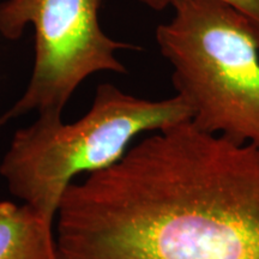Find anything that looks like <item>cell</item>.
I'll return each instance as SVG.
<instances>
[{"mask_svg": "<svg viewBox=\"0 0 259 259\" xmlns=\"http://www.w3.org/2000/svg\"><path fill=\"white\" fill-rule=\"evenodd\" d=\"M54 222L59 259H259V148L155 131L72 181Z\"/></svg>", "mask_w": 259, "mask_h": 259, "instance_id": "1", "label": "cell"}, {"mask_svg": "<svg viewBox=\"0 0 259 259\" xmlns=\"http://www.w3.org/2000/svg\"><path fill=\"white\" fill-rule=\"evenodd\" d=\"M190 107L176 95L141 99L109 83L100 84L87 114L72 124L38 115L12 136L0 163L10 192L54 222L73 178L113 166L138 136L191 121Z\"/></svg>", "mask_w": 259, "mask_h": 259, "instance_id": "2", "label": "cell"}, {"mask_svg": "<svg viewBox=\"0 0 259 259\" xmlns=\"http://www.w3.org/2000/svg\"><path fill=\"white\" fill-rule=\"evenodd\" d=\"M156 29L197 128L259 148V27L221 0H180Z\"/></svg>", "mask_w": 259, "mask_h": 259, "instance_id": "3", "label": "cell"}, {"mask_svg": "<svg viewBox=\"0 0 259 259\" xmlns=\"http://www.w3.org/2000/svg\"><path fill=\"white\" fill-rule=\"evenodd\" d=\"M102 0H5L0 35L18 40L35 31V59L27 89L0 115V128L28 113L61 116L80 83L97 72L125 73L116 57L132 45L113 40L100 24Z\"/></svg>", "mask_w": 259, "mask_h": 259, "instance_id": "4", "label": "cell"}, {"mask_svg": "<svg viewBox=\"0 0 259 259\" xmlns=\"http://www.w3.org/2000/svg\"><path fill=\"white\" fill-rule=\"evenodd\" d=\"M53 225L30 204L0 202V259H59Z\"/></svg>", "mask_w": 259, "mask_h": 259, "instance_id": "5", "label": "cell"}, {"mask_svg": "<svg viewBox=\"0 0 259 259\" xmlns=\"http://www.w3.org/2000/svg\"><path fill=\"white\" fill-rule=\"evenodd\" d=\"M138 2L155 11H162L169 6L173 8L180 0H138ZM221 2H225L235 8L259 27V0H221Z\"/></svg>", "mask_w": 259, "mask_h": 259, "instance_id": "6", "label": "cell"}]
</instances>
